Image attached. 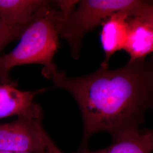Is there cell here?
<instances>
[{"label":"cell","mask_w":153,"mask_h":153,"mask_svg":"<svg viewBox=\"0 0 153 153\" xmlns=\"http://www.w3.org/2000/svg\"><path fill=\"white\" fill-rule=\"evenodd\" d=\"M55 85L76 100L83 121V141L106 131L113 137L128 128L138 126L153 103V69L145 60L128 62L115 70L100 66L85 76L69 77L57 71Z\"/></svg>","instance_id":"obj_1"},{"label":"cell","mask_w":153,"mask_h":153,"mask_svg":"<svg viewBox=\"0 0 153 153\" xmlns=\"http://www.w3.org/2000/svg\"><path fill=\"white\" fill-rule=\"evenodd\" d=\"M56 9L47 2L37 12L20 37L16 47L0 56V83L11 82L10 72L16 66L36 64L43 66L42 73L51 79L58 71L53 62L59 48V36L56 28Z\"/></svg>","instance_id":"obj_2"},{"label":"cell","mask_w":153,"mask_h":153,"mask_svg":"<svg viewBox=\"0 0 153 153\" xmlns=\"http://www.w3.org/2000/svg\"><path fill=\"white\" fill-rule=\"evenodd\" d=\"M151 4L152 2L138 0L79 1L78 7L71 12L56 9V30L59 38L66 40L71 46L73 57L78 59L85 35L102 25L109 16L117 11L137 13Z\"/></svg>","instance_id":"obj_3"},{"label":"cell","mask_w":153,"mask_h":153,"mask_svg":"<svg viewBox=\"0 0 153 153\" xmlns=\"http://www.w3.org/2000/svg\"><path fill=\"white\" fill-rule=\"evenodd\" d=\"M43 118L19 116L16 120L0 124V152L45 151L47 132Z\"/></svg>","instance_id":"obj_4"},{"label":"cell","mask_w":153,"mask_h":153,"mask_svg":"<svg viewBox=\"0 0 153 153\" xmlns=\"http://www.w3.org/2000/svg\"><path fill=\"white\" fill-rule=\"evenodd\" d=\"M128 33L124 50L129 62L145 60L153 51V6L128 18Z\"/></svg>","instance_id":"obj_5"},{"label":"cell","mask_w":153,"mask_h":153,"mask_svg":"<svg viewBox=\"0 0 153 153\" xmlns=\"http://www.w3.org/2000/svg\"><path fill=\"white\" fill-rule=\"evenodd\" d=\"M17 86L18 83L14 81L7 83H0V119L13 116L43 117L42 108L34 102V98L46 89L26 91L19 90Z\"/></svg>","instance_id":"obj_6"},{"label":"cell","mask_w":153,"mask_h":153,"mask_svg":"<svg viewBox=\"0 0 153 153\" xmlns=\"http://www.w3.org/2000/svg\"><path fill=\"white\" fill-rule=\"evenodd\" d=\"M142 11L137 13L117 11L102 23L100 42L104 51L105 59L100 66L108 68L112 56L116 52L124 49L128 33V18L130 15L136 14Z\"/></svg>","instance_id":"obj_7"},{"label":"cell","mask_w":153,"mask_h":153,"mask_svg":"<svg viewBox=\"0 0 153 153\" xmlns=\"http://www.w3.org/2000/svg\"><path fill=\"white\" fill-rule=\"evenodd\" d=\"M113 137L114 142L108 148L93 152L85 149L79 153H153V133L151 130L134 126Z\"/></svg>","instance_id":"obj_8"},{"label":"cell","mask_w":153,"mask_h":153,"mask_svg":"<svg viewBox=\"0 0 153 153\" xmlns=\"http://www.w3.org/2000/svg\"><path fill=\"white\" fill-rule=\"evenodd\" d=\"M47 1L0 0V21L11 27L26 28Z\"/></svg>","instance_id":"obj_9"},{"label":"cell","mask_w":153,"mask_h":153,"mask_svg":"<svg viewBox=\"0 0 153 153\" xmlns=\"http://www.w3.org/2000/svg\"><path fill=\"white\" fill-rule=\"evenodd\" d=\"M26 28L11 27L0 21V51L13 40L20 38Z\"/></svg>","instance_id":"obj_10"},{"label":"cell","mask_w":153,"mask_h":153,"mask_svg":"<svg viewBox=\"0 0 153 153\" xmlns=\"http://www.w3.org/2000/svg\"><path fill=\"white\" fill-rule=\"evenodd\" d=\"M45 138L46 142V151L47 153H65L57 147L47 133L45 134Z\"/></svg>","instance_id":"obj_11"},{"label":"cell","mask_w":153,"mask_h":153,"mask_svg":"<svg viewBox=\"0 0 153 153\" xmlns=\"http://www.w3.org/2000/svg\"><path fill=\"white\" fill-rule=\"evenodd\" d=\"M0 153H47V151L43 152H0Z\"/></svg>","instance_id":"obj_12"}]
</instances>
